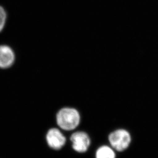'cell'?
Instances as JSON below:
<instances>
[{
  "label": "cell",
  "instance_id": "obj_2",
  "mask_svg": "<svg viewBox=\"0 0 158 158\" xmlns=\"http://www.w3.org/2000/svg\"><path fill=\"white\" fill-rule=\"evenodd\" d=\"M109 141L111 146L118 152H123L127 149L131 142L129 132L125 129H118L110 134Z\"/></svg>",
  "mask_w": 158,
  "mask_h": 158
},
{
  "label": "cell",
  "instance_id": "obj_7",
  "mask_svg": "<svg viewBox=\"0 0 158 158\" xmlns=\"http://www.w3.org/2000/svg\"><path fill=\"white\" fill-rule=\"evenodd\" d=\"M7 13L3 6L0 5V34L1 33L5 26L7 21Z\"/></svg>",
  "mask_w": 158,
  "mask_h": 158
},
{
  "label": "cell",
  "instance_id": "obj_5",
  "mask_svg": "<svg viewBox=\"0 0 158 158\" xmlns=\"http://www.w3.org/2000/svg\"><path fill=\"white\" fill-rule=\"evenodd\" d=\"M46 140L49 146L56 150L61 149L66 142L65 137L59 129L55 128L49 130L46 135Z\"/></svg>",
  "mask_w": 158,
  "mask_h": 158
},
{
  "label": "cell",
  "instance_id": "obj_4",
  "mask_svg": "<svg viewBox=\"0 0 158 158\" xmlns=\"http://www.w3.org/2000/svg\"><path fill=\"white\" fill-rule=\"evenodd\" d=\"M73 149L78 152H85L90 145V139L87 134L83 131L73 133L70 137Z\"/></svg>",
  "mask_w": 158,
  "mask_h": 158
},
{
  "label": "cell",
  "instance_id": "obj_3",
  "mask_svg": "<svg viewBox=\"0 0 158 158\" xmlns=\"http://www.w3.org/2000/svg\"><path fill=\"white\" fill-rule=\"evenodd\" d=\"M15 61L16 54L14 49L8 44H0V69H11Z\"/></svg>",
  "mask_w": 158,
  "mask_h": 158
},
{
  "label": "cell",
  "instance_id": "obj_6",
  "mask_svg": "<svg viewBox=\"0 0 158 158\" xmlns=\"http://www.w3.org/2000/svg\"><path fill=\"white\" fill-rule=\"evenodd\" d=\"M116 155L113 149L107 146L99 148L96 152V158H115Z\"/></svg>",
  "mask_w": 158,
  "mask_h": 158
},
{
  "label": "cell",
  "instance_id": "obj_1",
  "mask_svg": "<svg viewBox=\"0 0 158 158\" xmlns=\"http://www.w3.org/2000/svg\"><path fill=\"white\" fill-rule=\"evenodd\" d=\"M80 120L79 112L75 108L65 107L56 114V122L62 129L72 131L78 126Z\"/></svg>",
  "mask_w": 158,
  "mask_h": 158
}]
</instances>
